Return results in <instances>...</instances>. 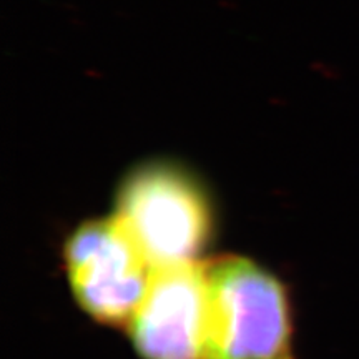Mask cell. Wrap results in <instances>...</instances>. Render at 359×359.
Masks as SVG:
<instances>
[{
    "instance_id": "obj_2",
    "label": "cell",
    "mask_w": 359,
    "mask_h": 359,
    "mask_svg": "<svg viewBox=\"0 0 359 359\" xmlns=\"http://www.w3.org/2000/svg\"><path fill=\"white\" fill-rule=\"evenodd\" d=\"M116 215L154 264L196 262L212 231V208L203 187L182 165L154 160L123 178Z\"/></svg>"
},
{
    "instance_id": "obj_4",
    "label": "cell",
    "mask_w": 359,
    "mask_h": 359,
    "mask_svg": "<svg viewBox=\"0 0 359 359\" xmlns=\"http://www.w3.org/2000/svg\"><path fill=\"white\" fill-rule=\"evenodd\" d=\"M130 331L145 359H203L205 264L185 262L155 268L145 298L130 320Z\"/></svg>"
},
{
    "instance_id": "obj_3",
    "label": "cell",
    "mask_w": 359,
    "mask_h": 359,
    "mask_svg": "<svg viewBox=\"0 0 359 359\" xmlns=\"http://www.w3.org/2000/svg\"><path fill=\"white\" fill-rule=\"evenodd\" d=\"M65 259L80 306L110 325L132 320L155 269L116 217L77 228L67 241Z\"/></svg>"
},
{
    "instance_id": "obj_1",
    "label": "cell",
    "mask_w": 359,
    "mask_h": 359,
    "mask_svg": "<svg viewBox=\"0 0 359 359\" xmlns=\"http://www.w3.org/2000/svg\"><path fill=\"white\" fill-rule=\"evenodd\" d=\"M203 359H293L285 290L250 259L206 264Z\"/></svg>"
}]
</instances>
